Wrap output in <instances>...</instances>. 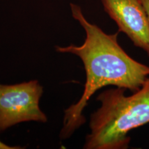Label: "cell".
I'll list each match as a JSON object with an SVG mask.
<instances>
[{"instance_id": "cell-1", "label": "cell", "mask_w": 149, "mask_h": 149, "mask_svg": "<svg viewBox=\"0 0 149 149\" xmlns=\"http://www.w3.org/2000/svg\"><path fill=\"white\" fill-rule=\"evenodd\" d=\"M70 8L72 17L84 29V42L79 46H56L55 50L78 56L83 61L86 79L79 101L64 111L61 139L69 137L86 122L83 111L99 89L115 86L134 93L141 88L149 77V66L130 57L118 44L119 31L107 34L95 24L87 21L79 6L70 3Z\"/></svg>"}, {"instance_id": "cell-2", "label": "cell", "mask_w": 149, "mask_h": 149, "mask_svg": "<svg viewBox=\"0 0 149 149\" xmlns=\"http://www.w3.org/2000/svg\"><path fill=\"white\" fill-rule=\"evenodd\" d=\"M125 88H111L99 95L101 107L92 113L85 149H126L130 130L149 123V77L141 88L125 95Z\"/></svg>"}, {"instance_id": "cell-3", "label": "cell", "mask_w": 149, "mask_h": 149, "mask_svg": "<svg viewBox=\"0 0 149 149\" xmlns=\"http://www.w3.org/2000/svg\"><path fill=\"white\" fill-rule=\"evenodd\" d=\"M43 87L37 80L13 85L0 84V132L19 123L48 119L39 103Z\"/></svg>"}, {"instance_id": "cell-4", "label": "cell", "mask_w": 149, "mask_h": 149, "mask_svg": "<svg viewBox=\"0 0 149 149\" xmlns=\"http://www.w3.org/2000/svg\"><path fill=\"white\" fill-rule=\"evenodd\" d=\"M104 10L136 47L149 57V20L140 0H102Z\"/></svg>"}, {"instance_id": "cell-5", "label": "cell", "mask_w": 149, "mask_h": 149, "mask_svg": "<svg viewBox=\"0 0 149 149\" xmlns=\"http://www.w3.org/2000/svg\"><path fill=\"white\" fill-rule=\"evenodd\" d=\"M24 148V147L21 146H10L8 145L4 144L2 141H0V149H22Z\"/></svg>"}, {"instance_id": "cell-6", "label": "cell", "mask_w": 149, "mask_h": 149, "mask_svg": "<svg viewBox=\"0 0 149 149\" xmlns=\"http://www.w3.org/2000/svg\"><path fill=\"white\" fill-rule=\"evenodd\" d=\"M140 1L142 3L145 10H146V13L149 20V0H140Z\"/></svg>"}]
</instances>
